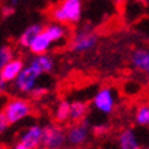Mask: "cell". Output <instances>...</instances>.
<instances>
[{"label": "cell", "mask_w": 149, "mask_h": 149, "mask_svg": "<svg viewBox=\"0 0 149 149\" xmlns=\"http://www.w3.org/2000/svg\"><path fill=\"white\" fill-rule=\"evenodd\" d=\"M82 11H84L82 0H60L59 3L51 7L48 15L54 22L71 26L77 25L81 21Z\"/></svg>", "instance_id": "1"}, {"label": "cell", "mask_w": 149, "mask_h": 149, "mask_svg": "<svg viewBox=\"0 0 149 149\" xmlns=\"http://www.w3.org/2000/svg\"><path fill=\"white\" fill-rule=\"evenodd\" d=\"M1 111L4 113L7 122L10 123V126H14L32 116L34 113V107L29 99L15 96V97L7 99V101L3 104Z\"/></svg>", "instance_id": "2"}, {"label": "cell", "mask_w": 149, "mask_h": 149, "mask_svg": "<svg viewBox=\"0 0 149 149\" xmlns=\"http://www.w3.org/2000/svg\"><path fill=\"white\" fill-rule=\"evenodd\" d=\"M42 77L38 70L30 63H26L15 81L11 84L13 89L18 96H30L32 92L38 86V81Z\"/></svg>", "instance_id": "3"}, {"label": "cell", "mask_w": 149, "mask_h": 149, "mask_svg": "<svg viewBox=\"0 0 149 149\" xmlns=\"http://www.w3.org/2000/svg\"><path fill=\"white\" fill-rule=\"evenodd\" d=\"M91 104L96 112L104 116H109L118 107V91L109 85L101 86L93 95Z\"/></svg>", "instance_id": "4"}, {"label": "cell", "mask_w": 149, "mask_h": 149, "mask_svg": "<svg viewBox=\"0 0 149 149\" xmlns=\"http://www.w3.org/2000/svg\"><path fill=\"white\" fill-rule=\"evenodd\" d=\"M92 131H93V127L86 119L79 122H71L68 126H66L67 146L74 149L85 148L92 138Z\"/></svg>", "instance_id": "5"}, {"label": "cell", "mask_w": 149, "mask_h": 149, "mask_svg": "<svg viewBox=\"0 0 149 149\" xmlns=\"http://www.w3.org/2000/svg\"><path fill=\"white\" fill-rule=\"evenodd\" d=\"M97 41H99V37L92 27L82 26L72 33L71 38L68 41V49L75 54H85L95 49Z\"/></svg>", "instance_id": "6"}, {"label": "cell", "mask_w": 149, "mask_h": 149, "mask_svg": "<svg viewBox=\"0 0 149 149\" xmlns=\"http://www.w3.org/2000/svg\"><path fill=\"white\" fill-rule=\"evenodd\" d=\"M42 134L44 126L38 123H32L18 134L13 149H40L42 145Z\"/></svg>", "instance_id": "7"}, {"label": "cell", "mask_w": 149, "mask_h": 149, "mask_svg": "<svg viewBox=\"0 0 149 149\" xmlns=\"http://www.w3.org/2000/svg\"><path fill=\"white\" fill-rule=\"evenodd\" d=\"M67 146L66 141V126L60 123H49L44 126L42 134V149H62Z\"/></svg>", "instance_id": "8"}, {"label": "cell", "mask_w": 149, "mask_h": 149, "mask_svg": "<svg viewBox=\"0 0 149 149\" xmlns=\"http://www.w3.org/2000/svg\"><path fill=\"white\" fill-rule=\"evenodd\" d=\"M130 64L136 71L149 74V49L148 48H136L130 54Z\"/></svg>", "instance_id": "9"}, {"label": "cell", "mask_w": 149, "mask_h": 149, "mask_svg": "<svg viewBox=\"0 0 149 149\" xmlns=\"http://www.w3.org/2000/svg\"><path fill=\"white\" fill-rule=\"evenodd\" d=\"M116 141L119 149H142L138 134L134 129H130V127H126L119 131Z\"/></svg>", "instance_id": "10"}, {"label": "cell", "mask_w": 149, "mask_h": 149, "mask_svg": "<svg viewBox=\"0 0 149 149\" xmlns=\"http://www.w3.org/2000/svg\"><path fill=\"white\" fill-rule=\"evenodd\" d=\"M45 34L51 38V41L55 44H60V42H64V41L68 38V27L67 25H62V23H58V22H49L44 25V29H42Z\"/></svg>", "instance_id": "11"}, {"label": "cell", "mask_w": 149, "mask_h": 149, "mask_svg": "<svg viewBox=\"0 0 149 149\" xmlns=\"http://www.w3.org/2000/svg\"><path fill=\"white\" fill-rule=\"evenodd\" d=\"M25 64L26 63H25V60H23L21 56H14L8 63L1 68L0 75L3 77L4 81H7L10 85H11V84L15 81V78L19 75V72L22 71V68L25 67Z\"/></svg>", "instance_id": "12"}, {"label": "cell", "mask_w": 149, "mask_h": 149, "mask_svg": "<svg viewBox=\"0 0 149 149\" xmlns=\"http://www.w3.org/2000/svg\"><path fill=\"white\" fill-rule=\"evenodd\" d=\"M32 66L38 70V71L44 75V74H51L55 68V59L51 54H41V55H33V58L27 62Z\"/></svg>", "instance_id": "13"}, {"label": "cell", "mask_w": 149, "mask_h": 149, "mask_svg": "<svg viewBox=\"0 0 149 149\" xmlns=\"http://www.w3.org/2000/svg\"><path fill=\"white\" fill-rule=\"evenodd\" d=\"M44 29V25L42 23H33L30 26H27L18 38V45L23 49H29L30 44L33 42V40L36 38Z\"/></svg>", "instance_id": "14"}, {"label": "cell", "mask_w": 149, "mask_h": 149, "mask_svg": "<svg viewBox=\"0 0 149 149\" xmlns=\"http://www.w3.org/2000/svg\"><path fill=\"white\" fill-rule=\"evenodd\" d=\"M54 45V42L51 41V38L45 34V32H42L33 40V42L29 47V52L32 55H41V54H48Z\"/></svg>", "instance_id": "15"}, {"label": "cell", "mask_w": 149, "mask_h": 149, "mask_svg": "<svg viewBox=\"0 0 149 149\" xmlns=\"http://www.w3.org/2000/svg\"><path fill=\"white\" fill-rule=\"evenodd\" d=\"M89 112V104L82 100L70 101V122H79L88 116Z\"/></svg>", "instance_id": "16"}, {"label": "cell", "mask_w": 149, "mask_h": 149, "mask_svg": "<svg viewBox=\"0 0 149 149\" xmlns=\"http://www.w3.org/2000/svg\"><path fill=\"white\" fill-rule=\"evenodd\" d=\"M54 122L64 125L70 122V101L68 100H60L54 109Z\"/></svg>", "instance_id": "17"}, {"label": "cell", "mask_w": 149, "mask_h": 149, "mask_svg": "<svg viewBox=\"0 0 149 149\" xmlns=\"http://www.w3.org/2000/svg\"><path fill=\"white\" fill-rule=\"evenodd\" d=\"M134 123L140 127H149V104H140L134 111Z\"/></svg>", "instance_id": "18"}, {"label": "cell", "mask_w": 149, "mask_h": 149, "mask_svg": "<svg viewBox=\"0 0 149 149\" xmlns=\"http://www.w3.org/2000/svg\"><path fill=\"white\" fill-rule=\"evenodd\" d=\"M15 56V51L10 45H0V71Z\"/></svg>", "instance_id": "19"}, {"label": "cell", "mask_w": 149, "mask_h": 149, "mask_svg": "<svg viewBox=\"0 0 149 149\" xmlns=\"http://www.w3.org/2000/svg\"><path fill=\"white\" fill-rule=\"evenodd\" d=\"M48 93V88L47 86H42V85H38L34 89V91L32 92V95L29 96V97H32V99H41V97H44V96Z\"/></svg>", "instance_id": "20"}, {"label": "cell", "mask_w": 149, "mask_h": 149, "mask_svg": "<svg viewBox=\"0 0 149 149\" xmlns=\"http://www.w3.org/2000/svg\"><path fill=\"white\" fill-rule=\"evenodd\" d=\"M8 129H10V123L7 122V119H6L3 111L0 109V137L3 136V134H4Z\"/></svg>", "instance_id": "21"}, {"label": "cell", "mask_w": 149, "mask_h": 149, "mask_svg": "<svg viewBox=\"0 0 149 149\" xmlns=\"http://www.w3.org/2000/svg\"><path fill=\"white\" fill-rule=\"evenodd\" d=\"M8 91H10V84L7 81H4L3 77L0 75V97H1V96H4V95H7Z\"/></svg>", "instance_id": "22"}, {"label": "cell", "mask_w": 149, "mask_h": 149, "mask_svg": "<svg viewBox=\"0 0 149 149\" xmlns=\"http://www.w3.org/2000/svg\"><path fill=\"white\" fill-rule=\"evenodd\" d=\"M134 1H137V3H141V4H148L149 0H134Z\"/></svg>", "instance_id": "23"}, {"label": "cell", "mask_w": 149, "mask_h": 149, "mask_svg": "<svg viewBox=\"0 0 149 149\" xmlns=\"http://www.w3.org/2000/svg\"><path fill=\"white\" fill-rule=\"evenodd\" d=\"M0 149H7V148H6V145L3 144V142H0Z\"/></svg>", "instance_id": "24"}, {"label": "cell", "mask_w": 149, "mask_h": 149, "mask_svg": "<svg viewBox=\"0 0 149 149\" xmlns=\"http://www.w3.org/2000/svg\"><path fill=\"white\" fill-rule=\"evenodd\" d=\"M145 78H146V82H148V85H149V74H146V75H145Z\"/></svg>", "instance_id": "25"}, {"label": "cell", "mask_w": 149, "mask_h": 149, "mask_svg": "<svg viewBox=\"0 0 149 149\" xmlns=\"http://www.w3.org/2000/svg\"><path fill=\"white\" fill-rule=\"evenodd\" d=\"M62 149H74V148H70V146H64V148H62Z\"/></svg>", "instance_id": "26"}, {"label": "cell", "mask_w": 149, "mask_h": 149, "mask_svg": "<svg viewBox=\"0 0 149 149\" xmlns=\"http://www.w3.org/2000/svg\"><path fill=\"white\" fill-rule=\"evenodd\" d=\"M142 149H149V145H146V146H142Z\"/></svg>", "instance_id": "27"}]
</instances>
